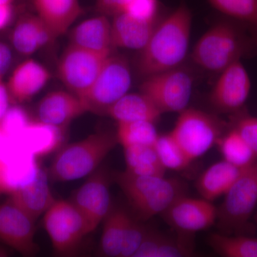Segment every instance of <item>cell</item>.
Returning a JSON list of instances; mask_svg holds the SVG:
<instances>
[{"label":"cell","mask_w":257,"mask_h":257,"mask_svg":"<svg viewBox=\"0 0 257 257\" xmlns=\"http://www.w3.org/2000/svg\"><path fill=\"white\" fill-rule=\"evenodd\" d=\"M192 13L182 4L160 25L140 51L138 68L148 77L177 68L187 56L192 28Z\"/></svg>","instance_id":"6da1fadb"},{"label":"cell","mask_w":257,"mask_h":257,"mask_svg":"<svg viewBox=\"0 0 257 257\" xmlns=\"http://www.w3.org/2000/svg\"><path fill=\"white\" fill-rule=\"evenodd\" d=\"M253 44L243 28L232 23L221 22L211 27L198 40L192 58L205 70L220 73L249 53Z\"/></svg>","instance_id":"7a4b0ae2"},{"label":"cell","mask_w":257,"mask_h":257,"mask_svg":"<svg viewBox=\"0 0 257 257\" xmlns=\"http://www.w3.org/2000/svg\"><path fill=\"white\" fill-rule=\"evenodd\" d=\"M117 144L116 135L101 131L67 145L54 159L50 179L54 182H67L92 174Z\"/></svg>","instance_id":"3957f363"},{"label":"cell","mask_w":257,"mask_h":257,"mask_svg":"<svg viewBox=\"0 0 257 257\" xmlns=\"http://www.w3.org/2000/svg\"><path fill=\"white\" fill-rule=\"evenodd\" d=\"M115 181L142 220L162 214L184 195L183 184L178 179L133 175L124 171L115 175Z\"/></svg>","instance_id":"277c9868"},{"label":"cell","mask_w":257,"mask_h":257,"mask_svg":"<svg viewBox=\"0 0 257 257\" xmlns=\"http://www.w3.org/2000/svg\"><path fill=\"white\" fill-rule=\"evenodd\" d=\"M224 196L216 221L224 234H240L257 206V161L243 170Z\"/></svg>","instance_id":"5b68a950"},{"label":"cell","mask_w":257,"mask_h":257,"mask_svg":"<svg viewBox=\"0 0 257 257\" xmlns=\"http://www.w3.org/2000/svg\"><path fill=\"white\" fill-rule=\"evenodd\" d=\"M223 128L224 124L216 116L187 107L179 113L170 133L192 162L217 144L222 136Z\"/></svg>","instance_id":"8992f818"},{"label":"cell","mask_w":257,"mask_h":257,"mask_svg":"<svg viewBox=\"0 0 257 257\" xmlns=\"http://www.w3.org/2000/svg\"><path fill=\"white\" fill-rule=\"evenodd\" d=\"M43 224L57 254L75 252L89 234L87 223L73 203L56 200L44 214Z\"/></svg>","instance_id":"52a82bcc"},{"label":"cell","mask_w":257,"mask_h":257,"mask_svg":"<svg viewBox=\"0 0 257 257\" xmlns=\"http://www.w3.org/2000/svg\"><path fill=\"white\" fill-rule=\"evenodd\" d=\"M132 81L128 62L124 57L111 54L83 100L89 106V111L106 113L112 104L127 94Z\"/></svg>","instance_id":"ba28073f"},{"label":"cell","mask_w":257,"mask_h":257,"mask_svg":"<svg viewBox=\"0 0 257 257\" xmlns=\"http://www.w3.org/2000/svg\"><path fill=\"white\" fill-rule=\"evenodd\" d=\"M162 111L178 112L187 109L192 92V79L177 68L146 77L140 87Z\"/></svg>","instance_id":"9c48e42d"},{"label":"cell","mask_w":257,"mask_h":257,"mask_svg":"<svg viewBox=\"0 0 257 257\" xmlns=\"http://www.w3.org/2000/svg\"><path fill=\"white\" fill-rule=\"evenodd\" d=\"M109 55H99L70 44L57 64L59 77L69 91L83 100Z\"/></svg>","instance_id":"30bf717a"},{"label":"cell","mask_w":257,"mask_h":257,"mask_svg":"<svg viewBox=\"0 0 257 257\" xmlns=\"http://www.w3.org/2000/svg\"><path fill=\"white\" fill-rule=\"evenodd\" d=\"M37 157L7 138L0 143V194H11L31 182L41 167Z\"/></svg>","instance_id":"8fae6325"},{"label":"cell","mask_w":257,"mask_h":257,"mask_svg":"<svg viewBox=\"0 0 257 257\" xmlns=\"http://www.w3.org/2000/svg\"><path fill=\"white\" fill-rule=\"evenodd\" d=\"M251 79L241 60H237L220 72L211 89L209 101L216 110L237 112L243 109L251 91Z\"/></svg>","instance_id":"7c38bea8"},{"label":"cell","mask_w":257,"mask_h":257,"mask_svg":"<svg viewBox=\"0 0 257 257\" xmlns=\"http://www.w3.org/2000/svg\"><path fill=\"white\" fill-rule=\"evenodd\" d=\"M162 215L177 231L193 234L215 224L217 208L204 198L196 199L182 195Z\"/></svg>","instance_id":"4fadbf2b"},{"label":"cell","mask_w":257,"mask_h":257,"mask_svg":"<svg viewBox=\"0 0 257 257\" xmlns=\"http://www.w3.org/2000/svg\"><path fill=\"white\" fill-rule=\"evenodd\" d=\"M87 223L89 234L98 227L110 211V192L105 172L98 170L82 184L72 201Z\"/></svg>","instance_id":"5bb4252c"},{"label":"cell","mask_w":257,"mask_h":257,"mask_svg":"<svg viewBox=\"0 0 257 257\" xmlns=\"http://www.w3.org/2000/svg\"><path fill=\"white\" fill-rule=\"evenodd\" d=\"M35 219L9 200L0 204V241L25 256L38 251Z\"/></svg>","instance_id":"9a60e30c"},{"label":"cell","mask_w":257,"mask_h":257,"mask_svg":"<svg viewBox=\"0 0 257 257\" xmlns=\"http://www.w3.org/2000/svg\"><path fill=\"white\" fill-rule=\"evenodd\" d=\"M89 111L85 101L70 91L48 93L39 103L37 120L61 128L67 127L73 120Z\"/></svg>","instance_id":"2e32d148"},{"label":"cell","mask_w":257,"mask_h":257,"mask_svg":"<svg viewBox=\"0 0 257 257\" xmlns=\"http://www.w3.org/2000/svg\"><path fill=\"white\" fill-rule=\"evenodd\" d=\"M50 72L41 63L28 59L18 64L6 83L10 99L15 104L26 102L47 85Z\"/></svg>","instance_id":"e0dca14e"},{"label":"cell","mask_w":257,"mask_h":257,"mask_svg":"<svg viewBox=\"0 0 257 257\" xmlns=\"http://www.w3.org/2000/svg\"><path fill=\"white\" fill-rule=\"evenodd\" d=\"M55 40L46 24L37 15L20 17L10 34L12 46L23 56L33 55Z\"/></svg>","instance_id":"ac0fdd59"},{"label":"cell","mask_w":257,"mask_h":257,"mask_svg":"<svg viewBox=\"0 0 257 257\" xmlns=\"http://www.w3.org/2000/svg\"><path fill=\"white\" fill-rule=\"evenodd\" d=\"M8 200L36 221L56 201L49 185L46 171L40 168L37 177L10 194Z\"/></svg>","instance_id":"d6986e66"},{"label":"cell","mask_w":257,"mask_h":257,"mask_svg":"<svg viewBox=\"0 0 257 257\" xmlns=\"http://www.w3.org/2000/svg\"><path fill=\"white\" fill-rule=\"evenodd\" d=\"M156 25V20H140L125 13L114 15L111 22L113 48L141 51L146 46Z\"/></svg>","instance_id":"ffe728a7"},{"label":"cell","mask_w":257,"mask_h":257,"mask_svg":"<svg viewBox=\"0 0 257 257\" xmlns=\"http://www.w3.org/2000/svg\"><path fill=\"white\" fill-rule=\"evenodd\" d=\"M70 44L99 55H111V22L103 15L84 20L71 32Z\"/></svg>","instance_id":"44dd1931"},{"label":"cell","mask_w":257,"mask_h":257,"mask_svg":"<svg viewBox=\"0 0 257 257\" xmlns=\"http://www.w3.org/2000/svg\"><path fill=\"white\" fill-rule=\"evenodd\" d=\"M32 3L55 39L67 33L82 13L79 0H32Z\"/></svg>","instance_id":"7402d4cb"},{"label":"cell","mask_w":257,"mask_h":257,"mask_svg":"<svg viewBox=\"0 0 257 257\" xmlns=\"http://www.w3.org/2000/svg\"><path fill=\"white\" fill-rule=\"evenodd\" d=\"M63 128L32 120L23 133L14 140L19 146L36 157L57 151L63 143Z\"/></svg>","instance_id":"603a6c76"},{"label":"cell","mask_w":257,"mask_h":257,"mask_svg":"<svg viewBox=\"0 0 257 257\" xmlns=\"http://www.w3.org/2000/svg\"><path fill=\"white\" fill-rule=\"evenodd\" d=\"M178 232L177 236H167L149 229L134 257H186L194 254L191 234Z\"/></svg>","instance_id":"cb8c5ba5"},{"label":"cell","mask_w":257,"mask_h":257,"mask_svg":"<svg viewBox=\"0 0 257 257\" xmlns=\"http://www.w3.org/2000/svg\"><path fill=\"white\" fill-rule=\"evenodd\" d=\"M106 114L117 122L158 121L162 112L144 93H127L106 110Z\"/></svg>","instance_id":"d4e9b609"},{"label":"cell","mask_w":257,"mask_h":257,"mask_svg":"<svg viewBox=\"0 0 257 257\" xmlns=\"http://www.w3.org/2000/svg\"><path fill=\"white\" fill-rule=\"evenodd\" d=\"M243 170L225 160L216 162L204 171L197 179L198 192L202 198L212 202L226 194Z\"/></svg>","instance_id":"484cf974"},{"label":"cell","mask_w":257,"mask_h":257,"mask_svg":"<svg viewBox=\"0 0 257 257\" xmlns=\"http://www.w3.org/2000/svg\"><path fill=\"white\" fill-rule=\"evenodd\" d=\"M126 171L131 175L165 177L166 169L161 164L155 146L133 145L124 147Z\"/></svg>","instance_id":"4316f807"},{"label":"cell","mask_w":257,"mask_h":257,"mask_svg":"<svg viewBox=\"0 0 257 257\" xmlns=\"http://www.w3.org/2000/svg\"><path fill=\"white\" fill-rule=\"evenodd\" d=\"M128 215L124 209L111 207L104 220L99 248L101 256L120 257L125 223Z\"/></svg>","instance_id":"83f0119b"},{"label":"cell","mask_w":257,"mask_h":257,"mask_svg":"<svg viewBox=\"0 0 257 257\" xmlns=\"http://www.w3.org/2000/svg\"><path fill=\"white\" fill-rule=\"evenodd\" d=\"M217 144L224 160L238 168H246L257 161L254 152L234 128L222 135Z\"/></svg>","instance_id":"f1b7e54d"},{"label":"cell","mask_w":257,"mask_h":257,"mask_svg":"<svg viewBox=\"0 0 257 257\" xmlns=\"http://www.w3.org/2000/svg\"><path fill=\"white\" fill-rule=\"evenodd\" d=\"M209 243L221 256L257 257V238L214 233L209 236Z\"/></svg>","instance_id":"f546056e"},{"label":"cell","mask_w":257,"mask_h":257,"mask_svg":"<svg viewBox=\"0 0 257 257\" xmlns=\"http://www.w3.org/2000/svg\"><path fill=\"white\" fill-rule=\"evenodd\" d=\"M116 135L123 148L133 145L155 146L159 137L155 123L150 121L117 122Z\"/></svg>","instance_id":"4dcf8cb0"},{"label":"cell","mask_w":257,"mask_h":257,"mask_svg":"<svg viewBox=\"0 0 257 257\" xmlns=\"http://www.w3.org/2000/svg\"><path fill=\"white\" fill-rule=\"evenodd\" d=\"M155 148L166 170H183L192 162L170 133L159 135Z\"/></svg>","instance_id":"1f68e13d"},{"label":"cell","mask_w":257,"mask_h":257,"mask_svg":"<svg viewBox=\"0 0 257 257\" xmlns=\"http://www.w3.org/2000/svg\"><path fill=\"white\" fill-rule=\"evenodd\" d=\"M211 6L230 18L257 28V0H208Z\"/></svg>","instance_id":"d6a6232c"},{"label":"cell","mask_w":257,"mask_h":257,"mask_svg":"<svg viewBox=\"0 0 257 257\" xmlns=\"http://www.w3.org/2000/svg\"><path fill=\"white\" fill-rule=\"evenodd\" d=\"M148 230L128 214L125 223L120 257H134L143 243Z\"/></svg>","instance_id":"836d02e7"},{"label":"cell","mask_w":257,"mask_h":257,"mask_svg":"<svg viewBox=\"0 0 257 257\" xmlns=\"http://www.w3.org/2000/svg\"><path fill=\"white\" fill-rule=\"evenodd\" d=\"M32 120L28 111L16 104L10 106L0 122V128L8 138L15 140Z\"/></svg>","instance_id":"e575fe53"},{"label":"cell","mask_w":257,"mask_h":257,"mask_svg":"<svg viewBox=\"0 0 257 257\" xmlns=\"http://www.w3.org/2000/svg\"><path fill=\"white\" fill-rule=\"evenodd\" d=\"M232 127L241 135L257 157V117L242 109L234 113Z\"/></svg>","instance_id":"d590c367"},{"label":"cell","mask_w":257,"mask_h":257,"mask_svg":"<svg viewBox=\"0 0 257 257\" xmlns=\"http://www.w3.org/2000/svg\"><path fill=\"white\" fill-rule=\"evenodd\" d=\"M157 10V0H130L123 13L140 20L155 21Z\"/></svg>","instance_id":"8d00e7d4"},{"label":"cell","mask_w":257,"mask_h":257,"mask_svg":"<svg viewBox=\"0 0 257 257\" xmlns=\"http://www.w3.org/2000/svg\"><path fill=\"white\" fill-rule=\"evenodd\" d=\"M130 0H96V9L101 15L112 16L123 13Z\"/></svg>","instance_id":"74e56055"},{"label":"cell","mask_w":257,"mask_h":257,"mask_svg":"<svg viewBox=\"0 0 257 257\" xmlns=\"http://www.w3.org/2000/svg\"><path fill=\"white\" fill-rule=\"evenodd\" d=\"M16 5L0 4V32L9 28L14 20Z\"/></svg>","instance_id":"f35d334b"},{"label":"cell","mask_w":257,"mask_h":257,"mask_svg":"<svg viewBox=\"0 0 257 257\" xmlns=\"http://www.w3.org/2000/svg\"><path fill=\"white\" fill-rule=\"evenodd\" d=\"M13 61L11 49L7 44L0 41V77H4Z\"/></svg>","instance_id":"ab89813d"},{"label":"cell","mask_w":257,"mask_h":257,"mask_svg":"<svg viewBox=\"0 0 257 257\" xmlns=\"http://www.w3.org/2000/svg\"><path fill=\"white\" fill-rule=\"evenodd\" d=\"M11 103V99L6 83L3 80V77H0V122L3 119Z\"/></svg>","instance_id":"60d3db41"},{"label":"cell","mask_w":257,"mask_h":257,"mask_svg":"<svg viewBox=\"0 0 257 257\" xmlns=\"http://www.w3.org/2000/svg\"><path fill=\"white\" fill-rule=\"evenodd\" d=\"M18 0H0V4L16 5Z\"/></svg>","instance_id":"b9f144b4"},{"label":"cell","mask_w":257,"mask_h":257,"mask_svg":"<svg viewBox=\"0 0 257 257\" xmlns=\"http://www.w3.org/2000/svg\"><path fill=\"white\" fill-rule=\"evenodd\" d=\"M8 255H9V252H8V250L0 246V257L8 256Z\"/></svg>","instance_id":"7bdbcfd3"},{"label":"cell","mask_w":257,"mask_h":257,"mask_svg":"<svg viewBox=\"0 0 257 257\" xmlns=\"http://www.w3.org/2000/svg\"><path fill=\"white\" fill-rule=\"evenodd\" d=\"M6 137V135L3 133V130H2L1 128H0V143H1V142L3 141V140H4Z\"/></svg>","instance_id":"ee69618b"},{"label":"cell","mask_w":257,"mask_h":257,"mask_svg":"<svg viewBox=\"0 0 257 257\" xmlns=\"http://www.w3.org/2000/svg\"><path fill=\"white\" fill-rule=\"evenodd\" d=\"M255 220H256V221L257 222V212H256V215H255Z\"/></svg>","instance_id":"f6af8a7d"}]
</instances>
